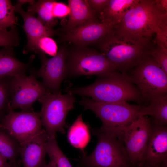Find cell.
<instances>
[{"mask_svg": "<svg viewBox=\"0 0 167 167\" xmlns=\"http://www.w3.org/2000/svg\"><path fill=\"white\" fill-rule=\"evenodd\" d=\"M167 24V13L158 7L155 0H138L113 29L126 40L149 46L153 36Z\"/></svg>", "mask_w": 167, "mask_h": 167, "instance_id": "1", "label": "cell"}, {"mask_svg": "<svg viewBox=\"0 0 167 167\" xmlns=\"http://www.w3.org/2000/svg\"><path fill=\"white\" fill-rule=\"evenodd\" d=\"M100 77L91 85L82 87L67 88L66 91L73 95L89 97L99 102L142 101L138 89L122 73L117 71L110 76Z\"/></svg>", "mask_w": 167, "mask_h": 167, "instance_id": "2", "label": "cell"}, {"mask_svg": "<svg viewBox=\"0 0 167 167\" xmlns=\"http://www.w3.org/2000/svg\"><path fill=\"white\" fill-rule=\"evenodd\" d=\"M98 137L97 144L88 156L82 155L79 167H134L129 157L122 131L93 129Z\"/></svg>", "mask_w": 167, "mask_h": 167, "instance_id": "3", "label": "cell"}, {"mask_svg": "<svg viewBox=\"0 0 167 167\" xmlns=\"http://www.w3.org/2000/svg\"><path fill=\"white\" fill-rule=\"evenodd\" d=\"M102 53L124 74L137 66L148 55L151 46L126 40L113 30L96 44Z\"/></svg>", "mask_w": 167, "mask_h": 167, "instance_id": "4", "label": "cell"}, {"mask_svg": "<svg viewBox=\"0 0 167 167\" xmlns=\"http://www.w3.org/2000/svg\"><path fill=\"white\" fill-rule=\"evenodd\" d=\"M117 71L112 62L102 53L94 49L75 45L68 50L66 78L92 75L105 77Z\"/></svg>", "mask_w": 167, "mask_h": 167, "instance_id": "5", "label": "cell"}, {"mask_svg": "<svg viewBox=\"0 0 167 167\" xmlns=\"http://www.w3.org/2000/svg\"><path fill=\"white\" fill-rule=\"evenodd\" d=\"M79 104L84 110L94 112L102 122V130L121 131L124 127L140 116L141 106L131 105L126 102L101 103L82 96Z\"/></svg>", "mask_w": 167, "mask_h": 167, "instance_id": "6", "label": "cell"}, {"mask_svg": "<svg viewBox=\"0 0 167 167\" xmlns=\"http://www.w3.org/2000/svg\"><path fill=\"white\" fill-rule=\"evenodd\" d=\"M129 75L122 74L138 87L142 100L151 101L157 97L167 94V74L149 55L132 68Z\"/></svg>", "mask_w": 167, "mask_h": 167, "instance_id": "7", "label": "cell"}, {"mask_svg": "<svg viewBox=\"0 0 167 167\" xmlns=\"http://www.w3.org/2000/svg\"><path fill=\"white\" fill-rule=\"evenodd\" d=\"M38 101L42 105L41 120L47 139L56 138L57 132L65 134L67 115L74 108L75 102L73 95L68 92L62 95L61 92H50Z\"/></svg>", "mask_w": 167, "mask_h": 167, "instance_id": "8", "label": "cell"}, {"mask_svg": "<svg viewBox=\"0 0 167 167\" xmlns=\"http://www.w3.org/2000/svg\"><path fill=\"white\" fill-rule=\"evenodd\" d=\"M30 75H19L9 79L10 106L15 109L32 112L34 102L50 92L42 82L39 81L33 68L29 69Z\"/></svg>", "mask_w": 167, "mask_h": 167, "instance_id": "9", "label": "cell"}, {"mask_svg": "<svg viewBox=\"0 0 167 167\" xmlns=\"http://www.w3.org/2000/svg\"><path fill=\"white\" fill-rule=\"evenodd\" d=\"M152 126L147 116H140L122 130L125 147L134 167H142Z\"/></svg>", "mask_w": 167, "mask_h": 167, "instance_id": "10", "label": "cell"}, {"mask_svg": "<svg viewBox=\"0 0 167 167\" xmlns=\"http://www.w3.org/2000/svg\"><path fill=\"white\" fill-rule=\"evenodd\" d=\"M40 112H16L8 105L7 112L0 122V127L7 131L21 146L41 132Z\"/></svg>", "mask_w": 167, "mask_h": 167, "instance_id": "11", "label": "cell"}, {"mask_svg": "<svg viewBox=\"0 0 167 167\" xmlns=\"http://www.w3.org/2000/svg\"><path fill=\"white\" fill-rule=\"evenodd\" d=\"M68 50L62 46L58 50L56 55L48 58L45 54L39 53L41 61L38 70L33 68L37 77H41L45 86L53 93L61 92L60 86L66 78V62Z\"/></svg>", "mask_w": 167, "mask_h": 167, "instance_id": "12", "label": "cell"}, {"mask_svg": "<svg viewBox=\"0 0 167 167\" xmlns=\"http://www.w3.org/2000/svg\"><path fill=\"white\" fill-rule=\"evenodd\" d=\"M113 27L100 21L89 22L62 35L61 41H68L75 45L86 46L96 44L113 29Z\"/></svg>", "mask_w": 167, "mask_h": 167, "instance_id": "13", "label": "cell"}, {"mask_svg": "<svg viewBox=\"0 0 167 167\" xmlns=\"http://www.w3.org/2000/svg\"><path fill=\"white\" fill-rule=\"evenodd\" d=\"M144 162L145 164L152 166L167 165L166 126L152 123Z\"/></svg>", "mask_w": 167, "mask_h": 167, "instance_id": "14", "label": "cell"}, {"mask_svg": "<svg viewBox=\"0 0 167 167\" xmlns=\"http://www.w3.org/2000/svg\"><path fill=\"white\" fill-rule=\"evenodd\" d=\"M47 137L44 129L24 144L20 146V155L24 167H40L46 163Z\"/></svg>", "mask_w": 167, "mask_h": 167, "instance_id": "15", "label": "cell"}, {"mask_svg": "<svg viewBox=\"0 0 167 167\" xmlns=\"http://www.w3.org/2000/svg\"><path fill=\"white\" fill-rule=\"evenodd\" d=\"M14 6L15 12L19 13L24 20L22 27L27 38V44L23 49V54L40 37L44 36L51 37L58 34L57 30L50 28L34 15L25 11L21 4L17 2Z\"/></svg>", "mask_w": 167, "mask_h": 167, "instance_id": "16", "label": "cell"}, {"mask_svg": "<svg viewBox=\"0 0 167 167\" xmlns=\"http://www.w3.org/2000/svg\"><path fill=\"white\" fill-rule=\"evenodd\" d=\"M69 19L62 29L64 33L89 22L100 21L86 0H69Z\"/></svg>", "mask_w": 167, "mask_h": 167, "instance_id": "17", "label": "cell"}, {"mask_svg": "<svg viewBox=\"0 0 167 167\" xmlns=\"http://www.w3.org/2000/svg\"><path fill=\"white\" fill-rule=\"evenodd\" d=\"M35 56L32 55L28 63L22 62L16 58L13 48L3 47L0 50V80L26 74Z\"/></svg>", "mask_w": 167, "mask_h": 167, "instance_id": "18", "label": "cell"}, {"mask_svg": "<svg viewBox=\"0 0 167 167\" xmlns=\"http://www.w3.org/2000/svg\"><path fill=\"white\" fill-rule=\"evenodd\" d=\"M138 0H109L106 7L97 15L102 23L113 27L118 24L125 13Z\"/></svg>", "mask_w": 167, "mask_h": 167, "instance_id": "19", "label": "cell"}, {"mask_svg": "<svg viewBox=\"0 0 167 167\" xmlns=\"http://www.w3.org/2000/svg\"><path fill=\"white\" fill-rule=\"evenodd\" d=\"M67 137L70 144L83 151L89 143L90 135L88 125L83 121L82 114L78 116L68 130Z\"/></svg>", "mask_w": 167, "mask_h": 167, "instance_id": "20", "label": "cell"}, {"mask_svg": "<svg viewBox=\"0 0 167 167\" xmlns=\"http://www.w3.org/2000/svg\"><path fill=\"white\" fill-rule=\"evenodd\" d=\"M139 115L143 116H151L154 119L153 123L167 126V94L153 99L148 106H141L139 110Z\"/></svg>", "mask_w": 167, "mask_h": 167, "instance_id": "21", "label": "cell"}, {"mask_svg": "<svg viewBox=\"0 0 167 167\" xmlns=\"http://www.w3.org/2000/svg\"><path fill=\"white\" fill-rule=\"evenodd\" d=\"M55 1L39 0L35 3L29 5L28 12L33 15L37 14L38 18L48 27L53 28L58 23L57 18L53 16L52 10Z\"/></svg>", "mask_w": 167, "mask_h": 167, "instance_id": "22", "label": "cell"}, {"mask_svg": "<svg viewBox=\"0 0 167 167\" xmlns=\"http://www.w3.org/2000/svg\"><path fill=\"white\" fill-rule=\"evenodd\" d=\"M20 148L17 140L7 131L0 127V154L13 165H16Z\"/></svg>", "mask_w": 167, "mask_h": 167, "instance_id": "23", "label": "cell"}, {"mask_svg": "<svg viewBox=\"0 0 167 167\" xmlns=\"http://www.w3.org/2000/svg\"><path fill=\"white\" fill-rule=\"evenodd\" d=\"M15 7L10 0H0V31L6 32L18 25Z\"/></svg>", "mask_w": 167, "mask_h": 167, "instance_id": "24", "label": "cell"}, {"mask_svg": "<svg viewBox=\"0 0 167 167\" xmlns=\"http://www.w3.org/2000/svg\"><path fill=\"white\" fill-rule=\"evenodd\" d=\"M46 148L47 154L50 160L55 163L57 167H73L58 146L56 138L47 139Z\"/></svg>", "mask_w": 167, "mask_h": 167, "instance_id": "25", "label": "cell"}, {"mask_svg": "<svg viewBox=\"0 0 167 167\" xmlns=\"http://www.w3.org/2000/svg\"><path fill=\"white\" fill-rule=\"evenodd\" d=\"M57 51L55 41L50 37L44 36L37 40L24 54L33 52L38 54L42 53L53 57L56 55Z\"/></svg>", "mask_w": 167, "mask_h": 167, "instance_id": "26", "label": "cell"}, {"mask_svg": "<svg viewBox=\"0 0 167 167\" xmlns=\"http://www.w3.org/2000/svg\"><path fill=\"white\" fill-rule=\"evenodd\" d=\"M19 40L16 27L6 32L0 31V46L13 48L19 45Z\"/></svg>", "mask_w": 167, "mask_h": 167, "instance_id": "27", "label": "cell"}, {"mask_svg": "<svg viewBox=\"0 0 167 167\" xmlns=\"http://www.w3.org/2000/svg\"><path fill=\"white\" fill-rule=\"evenodd\" d=\"M156 45L155 47L151 46L148 55L151 56L167 74V49Z\"/></svg>", "mask_w": 167, "mask_h": 167, "instance_id": "28", "label": "cell"}, {"mask_svg": "<svg viewBox=\"0 0 167 167\" xmlns=\"http://www.w3.org/2000/svg\"><path fill=\"white\" fill-rule=\"evenodd\" d=\"M10 79L0 80V111L4 113L7 112L10 101Z\"/></svg>", "mask_w": 167, "mask_h": 167, "instance_id": "29", "label": "cell"}, {"mask_svg": "<svg viewBox=\"0 0 167 167\" xmlns=\"http://www.w3.org/2000/svg\"><path fill=\"white\" fill-rule=\"evenodd\" d=\"M154 44L167 49V24L163 26L156 34Z\"/></svg>", "mask_w": 167, "mask_h": 167, "instance_id": "30", "label": "cell"}, {"mask_svg": "<svg viewBox=\"0 0 167 167\" xmlns=\"http://www.w3.org/2000/svg\"><path fill=\"white\" fill-rule=\"evenodd\" d=\"M54 16L56 18L64 17L69 14L68 6L65 4L56 1L54 2L52 10Z\"/></svg>", "mask_w": 167, "mask_h": 167, "instance_id": "31", "label": "cell"}, {"mask_svg": "<svg viewBox=\"0 0 167 167\" xmlns=\"http://www.w3.org/2000/svg\"><path fill=\"white\" fill-rule=\"evenodd\" d=\"M92 10L98 15L106 7L109 0H86Z\"/></svg>", "mask_w": 167, "mask_h": 167, "instance_id": "32", "label": "cell"}, {"mask_svg": "<svg viewBox=\"0 0 167 167\" xmlns=\"http://www.w3.org/2000/svg\"><path fill=\"white\" fill-rule=\"evenodd\" d=\"M155 2L158 7L162 11L167 13V0H155Z\"/></svg>", "mask_w": 167, "mask_h": 167, "instance_id": "33", "label": "cell"}, {"mask_svg": "<svg viewBox=\"0 0 167 167\" xmlns=\"http://www.w3.org/2000/svg\"><path fill=\"white\" fill-rule=\"evenodd\" d=\"M16 166L8 163L7 160L0 154V167H15Z\"/></svg>", "mask_w": 167, "mask_h": 167, "instance_id": "34", "label": "cell"}, {"mask_svg": "<svg viewBox=\"0 0 167 167\" xmlns=\"http://www.w3.org/2000/svg\"><path fill=\"white\" fill-rule=\"evenodd\" d=\"M36 2L35 0H17V3L23 5L24 4H25L26 3H28L29 4V5H32L36 3Z\"/></svg>", "mask_w": 167, "mask_h": 167, "instance_id": "35", "label": "cell"}, {"mask_svg": "<svg viewBox=\"0 0 167 167\" xmlns=\"http://www.w3.org/2000/svg\"><path fill=\"white\" fill-rule=\"evenodd\" d=\"M40 167H57L55 163L52 160H50L48 164L46 163Z\"/></svg>", "mask_w": 167, "mask_h": 167, "instance_id": "36", "label": "cell"}, {"mask_svg": "<svg viewBox=\"0 0 167 167\" xmlns=\"http://www.w3.org/2000/svg\"><path fill=\"white\" fill-rule=\"evenodd\" d=\"M142 167H165L163 166H152L147 164H145Z\"/></svg>", "mask_w": 167, "mask_h": 167, "instance_id": "37", "label": "cell"}, {"mask_svg": "<svg viewBox=\"0 0 167 167\" xmlns=\"http://www.w3.org/2000/svg\"><path fill=\"white\" fill-rule=\"evenodd\" d=\"M5 113L2 112L1 111H0V122L3 117V116L5 115Z\"/></svg>", "mask_w": 167, "mask_h": 167, "instance_id": "38", "label": "cell"}, {"mask_svg": "<svg viewBox=\"0 0 167 167\" xmlns=\"http://www.w3.org/2000/svg\"><path fill=\"white\" fill-rule=\"evenodd\" d=\"M15 167H17L16 166H15Z\"/></svg>", "mask_w": 167, "mask_h": 167, "instance_id": "39", "label": "cell"}]
</instances>
